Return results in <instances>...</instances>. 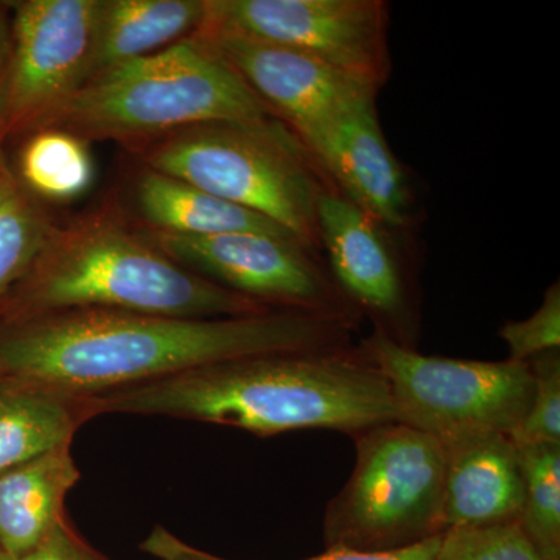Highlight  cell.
<instances>
[{"mask_svg":"<svg viewBox=\"0 0 560 560\" xmlns=\"http://www.w3.org/2000/svg\"><path fill=\"white\" fill-rule=\"evenodd\" d=\"M357 330L349 320L280 308L221 318L54 313L0 327V375L92 399L261 353L352 348Z\"/></svg>","mask_w":560,"mask_h":560,"instance_id":"6da1fadb","label":"cell"},{"mask_svg":"<svg viewBox=\"0 0 560 560\" xmlns=\"http://www.w3.org/2000/svg\"><path fill=\"white\" fill-rule=\"evenodd\" d=\"M108 412L235 427L259 436L301 430L353 434L397 420L386 378L359 346L261 353L86 399Z\"/></svg>","mask_w":560,"mask_h":560,"instance_id":"7a4b0ae2","label":"cell"},{"mask_svg":"<svg viewBox=\"0 0 560 560\" xmlns=\"http://www.w3.org/2000/svg\"><path fill=\"white\" fill-rule=\"evenodd\" d=\"M72 311L221 318L275 308L187 270L102 212L50 228L27 270L0 301V327Z\"/></svg>","mask_w":560,"mask_h":560,"instance_id":"3957f363","label":"cell"},{"mask_svg":"<svg viewBox=\"0 0 560 560\" xmlns=\"http://www.w3.org/2000/svg\"><path fill=\"white\" fill-rule=\"evenodd\" d=\"M271 119L278 117L194 33L167 49L92 77L43 128L83 140L150 142L197 125Z\"/></svg>","mask_w":560,"mask_h":560,"instance_id":"277c9868","label":"cell"},{"mask_svg":"<svg viewBox=\"0 0 560 560\" xmlns=\"http://www.w3.org/2000/svg\"><path fill=\"white\" fill-rule=\"evenodd\" d=\"M143 161L149 171L259 213L320 253L318 206L330 183L283 121L197 125L150 140Z\"/></svg>","mask_w":560,"mask_h":560,"instance_id":"5b68a950","label":"cell"},{"mask_svg":"<svg viewBox=\"0 0 560 560\" xmlns=\"http://www.w3.org/2000/svg\"><path fill=\"white\" fill-rule=\"evenodd\" d=\"M352 440V474L324 514L326 550H404L442 536L441 441L399 420Z\"/></svg>","mask_w":560,"mask_h":560,"instance_id":"8992f818","label":"cell"},{"mask_svg":"<svg viewBox=\"0 0 560 560\" xmlns=\"http://www.w3.org/2000/svg\"><path fill=\"white\" fill-rule=\"evenodd\" d=\"M359 349L388 382L397 420L441 442L469 433L511 438L533 400L528 361L423 355L375 330Z\"/></svg>","mask_w":560,"mask_h":560,"instance_id":"52a82bcc","label":"cell"},{"mask_svg":"<svg viewBox=\"0 0 560 560\" xmlns=\"http://www.w3.org/2000/svg\"><path fill=\"white\" fill-rule=\"evenodd\" d=\"M147 238L187 270L267 307L331 316L355 326L363 319L337 289L319 254L293 238L160 231H150Z\"/></svg>","mask_w":560,"mask_h":560,"instance_id":"ba28073f","label":"cell"},{"mask_svg":"<svg viewBox=\"0 0 560 560\" xmlns=\"http://www.w3.org/2000/svg\"><path fill=\"white\" fill-rule=\"evenodd\" d=\"M202 24L289 47L377 91L393 69L383 0H206Z\"/></svg>","mask_w":560,"mask_h":560,"instance_id":"9c48e42d","label":"cell"},{"mask_svg":"<svg viewBox=\"0 0 560 560\" xmlns=\"http://www.w3.org/2000/svg\"><path fill=\"white\" fill-rule=\"evenodd\" d=\"M101 0L16 5L3 91V138L36 131L91 79Z\"/></svg>","mask_w":560,"mask_h":560,"instance_id":"30bf717a","label":"cell"},{"mask_svg":"<svg viewBox=\"0 0 560 560\" xmlns=\"http://www.w3.org/2000/svg\"><path fill=\"white\" fill-rule=\"evenodd\" d=\"M318 231L331 279L350 307L371 319L378 334L418 350L419 293L388 230L330 184L320 195Z\"/></svg>","mask_w":560,"mask_h":560,"instance_id":"8fae6325","label":"cell"},{"mask_svg":"<svg viewBox=\"0 0 560 560\" xmlns=\"http://www.w3.org/2000/svg\"><path fill=\"white\" fill-rule=\"evenodd\" d=\"M195 33L298 139L361 98L381 92L289 47L210 24Z\"/></svg>","mask_w":560,"mask_h":560,"instance_id":"7c38bea8","label":"cell"},{"mask_svg":"<svg viewBox=\"0 0 560 560\" xmlns=\"http://www.w3.org/2000/svg\"><path fill=\"white\" fill-rule=\"evenodd\" d=\"M368 95L300 138L327 180L385 230L415 221V195Z\"/></svg>","mask_w":560,"mask_h":560,"instance_id":"4fadbf2b","label":"cell"},{"mask_svg":"<svg viewBox=\"0 0 560 560\" xmlns=\"http://www.w3.org/2000/svg\"><path fill=\"white\" fill-rule=\"evenodd\" d=\"M445 453L444 530L521 521L525 481L517 445L500 433H469L442 441Z\"/></svg>","mask_w":560,"mask_h":560,"instance_id":"5bb4252c","label":"cell"},{"mask_svg":"<svg viewBox=\"0 0 560 560\" xmlns=\"http://www.w3.org/2000/svg\"><path fill=\"white\" fill-rule=\"evenodd\" d=\"M70 447L58 448L0 475V550L18 558L65 521V503L80 481Z\"/></svg>","mask_w":560,"mask_h":560,"instance_id":"9a60e30c","label":"cell"},{"mask_svg":"<svg viewBox=\"0 0 560 560\" xmlns=\"http://www.w3.org/2000/svg\"><path fill=\"white\" fill-rule=\"evenodd\" d=\"M88 419L86 399L0 375V475L70 447Z\"/></svg>","mask_w":560,"mask_h":560,"instance_id":"2e32d148","label":"cell"},{"mask_svg":"<svg viewBox=\"0 0 560 560\" xmlns=\"http://www.w3.org/2000/svg\"><path fill=\"white\" fill-rule=\"evenodd\" d=\"M206 0H101L91 79L194 35Z\"/></svg>","mask_w":560,"mask_h":560,"instance_id":"e0dca14e","label":"cell"},{"mask_svg":"<svg viewBox=\"0 0 560 560\" xmlns=\"http://www.w3.org/2000/svg\"><path fill=\"white\" fill-rule=\"evenodd\" d=\"M136 200L140 212L154 231L178 235L256 232L301 242L289 231L259 213L250 212L241 206L213 197L191 184L149 168L138 180Z\"/></svg>","mask_w":560,"mask_h":560,"instance_id":"ac0fdd59","label":"cell"},{"mask_svg":"<svg viewBox=\"0 0 560 560\" xmlns=\"http://www.w3.org/2000/svg\"><path fill=\"white\" fill-rule=\"evenodd\" d=\"M20 172L28 189L47 200L79 197L94 180L84 140L58 128L33 131L21 151Z\"/></svg>","mask_w":560,"mask_h":560,"instance_id":"d6986e66","label":"cell"},{"mask_svg":"<svg viewBox=\"0 0 560 560\" xmlns=\"http://www.w3.org/2000/svg\"><path fill=\"white\" fill-rule=\"evenodd\" d=\"M525 481L518 525L541 559L560 560V444L517 445Z\"/></svg>","mask_w":560,"mask_h":560,"instance_id":"ffe728a7","label":"cell"},{"mask_svg":"<svg viewBox=\"0 0 560 560\" xmlns=\"http://www.w3.org/2000/svg\"><path fill=\"white\" fill-rule=\"evenodd\" d=\"M50 228L20 186L0 202V301L27 270Z\"/></svg>","mask_w":560,"mask_h":560,"instance_id":"44dd1931","label":"cell"},{"mask_svg":"<svg viewBox=\"0 0 560 560\" xmlns=\"http://www.w3.org/2000/svg\"><path fill=\"white\" fill-rule=\"evenodd\" d=\"M434 560H544L518 522L448 529Z\"/></svg>","mask_w":560,"mask_h":560,"instance_id":"7402d4cb","label":"cell"},{"mask_svg":"<svg viewBox=\"0 0 560 560\" xmlns=\"http://www.w3.org/2000/svg\"><path fill=\"white\" fill-rule=\"evenodd\" d=\"M534 394L525 419L511 436L515 445L560 444V350L528 360Z\"/></svg>","mask_w":560,"mask_h":560,"instance_id":"603a6c76","label":"cell"},{"mask_svg":"<svg viewBox=\"0 0 560 560\" xmlns=\"http://www.w3.org/2000/svg\"><path fill=\"white\" fill-rule=\"evenodd\" d=\"M511 361H528L540 353L560 350V283L545 291L536 313L523 320H508L500 329Z\"/></svg>","mask_w":560,"mask_h":560,"instance_id":"cb8c5ba5","label":"cell"},{"mask_svg":"<svg viewBox=\"0 0 560 560\" xmlns=\"http://www.w3.org/2000/svg\"><path fill=\"white\" fill-rule=\"evenodd\" d=\"M7 560H108L90 547L79 534L75 533L68 521H62L50 530L39 545L33 550L18 558H9Z\"/></svg>","mask_w":560,"mask_h":560,"instance_id":"d4e9b609","label":"cell"},{"mask_svg":"<svg viewBox=\"0 0 560 560\" xmlns=\"http://www.w3.org/2000/svg\"><path fill=\"white\" fill-rule=\"evenodd\" d=\"M140 550L158 560H228L219 556L190 547L164 526H154L147 539L140 544Z\"/></svg>","mask_w":560,"mask_h":560,"instance_id":"484cf974","label":"cell"},{"mask_svg":"<svg viewBox=\"0 0 560 560\" xmlns=\"http://www.w3.org/2000/svg\"><path fill=\"white\" fill-rule=\"evenodd\" d=\"M442 536L422 541L415 547L394 551L326 550L323 555L304 560H434L440 550Z\"/></svg>","mask_w":560,"mask_h":560,"instance_id":"4316f807","label":"cell"},{"mask_svg":"<svg viewBox=\"0 0 560 560\" xmlns=\"http://www.w3.org/2000/svg\"><path fill=\"white\" fill-rule=\"evenodd\" d=\"M18 183L9 172V168L3 164L2 154H0V202L5 200L7 197L16 189Z\"/></svg>","mask_w":560,"mask_h":560,"instance_id":"83f0119b","label":"cell"},{"mask_svg":"<svg viewBox=\"0 0 560 560\" xmlns=\"http://www.w3.org/2000/svg\"><path fill=\"white\" fill-rule=\"evenodd\" d=\"M11 46V36L9 28H7L5 18H3L2 10H0V61L9 60Z\"/></svg>","mask_w":560,"mask_h":560,"instance_id":"f1b7e54d","label":"cell"},{"mask_svg":"<svg viewBox=\"0 0 560 560\" xmlns=\"http://www.w3.org/2000/svg\"><path fill=\"white\" fill-rule=\"evenodd\" d=\"M7 62H9V60L0 61V140L3 139V91H5Z\"/></svg>","mask_w":560,"mask_h":560,"instance_id":"f546056e","label":"cell"},{"mask_svg":"<svg viewBox=\"0 0 560 560\" xmlns=\"http://www.w3.org/2000/svg\"><path fill=\"white\" fill-rule=\"evenodd\" d=\"M0 560H7V556L3 555L2 550H0Z\"/></svg>","mask_w":560,"mask_h":560,"instance_id":"4dcf8cb0","label":"cell"}]
</instances>
